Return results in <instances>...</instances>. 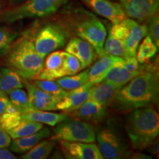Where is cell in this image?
<instances>
[{
	"mask_svg": "<svg viewBox=\"0 0 159 159\" xmlns=\"http://www.w3.org/2000/svg\"><path fill=\"white\" fill-rule=\"evenodd\" d=\"M32 83L38 88L52 96L63 98L67 94V91L61 88L56 81L49 80H34Z\"/></svg>",
	"mask_w": 159,
	"mask_h": 159,
	"instance_id": "f546056e",
	"label": "cell"
},
{
	"mask_svg": "<svg viewBox=\"0 0 159 159\" xmlns=\"http://www.w3.org/2000/svg\"><path fill=\"white\" fill-rule=\"evenodd\" d=\"M68 114H57V113L49 112V111H29L21 114L22 120L33 121L55 127L63 120L68 118Z\"/></svg>",
	"mask_w": 159,
	"mask_h": 159,
	"instance_id": "44dd1931",
	"label": "cell"
},
{
	"mask_svg": "<svg viewBox=\"0 0 159 159\" xmlns=\"http://www.w3.org/2000/svg\"><path fill=\"white\" fill-rule=\"evenodd\" d=\"M87 7L97 14L105 18L112 24L120 23L127 15L120 5L111 0H83Z\"/></svg>",
	"mask_w": 159,
	"mask_h": 159,
	"instance_id": "7c38bea8",
	"label": "cell"
},
{
	"mask_svg": "<svg viewBox=\"0 0 159 159\" xmlns=\"http://www.w3.org/2000/svg\"><path fill=\"white\" fill-rule=\"evenodd\" d=\"M122 59V57L114 56L105 52L98 55L95 63H93L94 64H91V66L89 68V81L94 84L102 81L109 70Z\"/></svg>",
	"mask_w": 159,
	"mask_h": 159,
	"instance_id": "2e32d148",
	"label": "cell"
},
{
	"mask_svg": "<svg viewBox=\"0 0 159 159\" xmlns=\"http://www.w3.org/2000/svg\"><path fill=\"white\" fill-rule=\"evenodd\" d=\"M8 96L10 102L14 105L20 113L24 114L30 111L27 93H26L22 88L14 89L9 93Z\"/></svg>",
	"mask_w": 159,
	"mask_h": 159,
	"instance_id": "f1b7e54d",
	"label": "cell"
},
{
	"mask_svg": "<svg viewBox=\"0 0 159 159\" xmlns=\"http://www.w3.org/2000/svg\"><path fill=\"white\" fill-rule=\"evenodd\" d=\"M65 51L79 60L82 69L91 66L98 57L93 46L88 41L78 37H71V39L67 41Z\"/></svg>",
	"mask_w": 159,
	"mask_h": 159,
	"instance_id": "4fadbf2b",
	"label": "cell"
},
{
	"mask_svg": "<svg viewBox=\"0 0 159 159\" xmlns=\"http://www.w3.org/2000/svg\"><path fill=\"white\" fill-rule=\"evenodd\" d=\"M127 16L139 21H148L158 13L159 0H119Z\"/></svg>",
	"mask_w": 159,
	"mask_h": 159,
	"instance_id": "8fae6325",
	"label": "cell"
},
{
	"mask_svg": "<svg viewBox=\"0 0 159 159\" xmlns=\"http://www.w3.org/2000/svg\"><path fill=\"white\" fill-rule=\"evenodd\" d=\"M25 86L23 78L11 68H2L0 70V90L6 95L16 89Z\"/></svg>",
	"mask_w": 159,
	"mask_h": 159,
	"instance_id": "7402d4cb",
	"label": "cell"
},
{
	"mask_svg": "<svg viewBox=\"0 0 159 159\" xmlns=\"http://www.w3.org/2000/svg\"><path fill=\"white\" fill-rule=\"evenodd\" d=\"M51 131L48 128L41 129L39 131L30 136L13 139L10 144V150L17 154H22L31 150L38 143L44 139L49 138Z\"/></svg>",
	"mask_w": 159,
	"mask_h": 159,
	"instance_id": "ac0fdd59",
	"label": "cell"
},
{
	"mask_svg": "<svg viewBox=\"0 0 159 159\" xmlns=\"http://www.w3.org/2000/svg\"><path fill=\"white\" fill-rule=\"evenodd\" d=\"M43 128V125L42 123L33 122V121L22 120L16 127L7 130V132L8 133L11 139H17L35 134Z\"/></svg>",
	"mask_w": 159,
	"mask_h": 159,
	"instance_id": "484cf974",
	"label": "cell"
},
{
	"mask_svg": "<svg viewBox=\"0 0 159 159\" xmlns=\"http://www.w3.org/2000/svg\"><path fill=\"white\" fill-rule=\"evenodd\" d=\"M2 7H3L2 2V0H0V11H1V10H2Z\"/></svg>",
	"mask_w": 159,
	"mask_h": 159,
	"instance_id": "ab89813d",
	"label": "cell"
},
{
	"mask_svg": "<svg viewBox=\"0 0 159 159\" xmlns=\"http://www.w3.org/2000/svg\"><path fill=\"white\" fill-rule=\"evenodd\" d=\"M69 37L80 38L93 46L97 55L104 52L107 30L103 23L94 13L82 6L71 4L65 6L57 21Z\"/></svg>",
	"mask_w": 159,
	"mask_h": 159,
	"instance_id": "7a4b0ae2",
	"label": "cell"
},
{
	"mask_svg": "<svg viewBox=\"0 0 159 159\" xmlns=\"http://www.w3.org/2000/svg\"><path fill=\"white\" fill-rule=\"evenodd\" d=\"M158 69L156 64L141 66L140 72L119 89L111 105L120 112L156 104L158 100Z\"/></svg>",
	"mask_w": 159,
	"mask_h": 159,
	"instance_id": "6da1fadb",
	"label": "cell"
},
{
	"mask_svg": "<svg viewBox=\"0 0 159 159\" xmlns=\"http://www.w3.org/2000/svg\"><path fill=\"white\" fill-rule=\"evenodd\" d=\"M148 34L153 41L155 44L158 48L159 47V17L158 13L150 17L148 20Z\"/></svg>",
	"mask_w": 159,
	"mask_h": 159,
	"instance_id": "e575fe53",
	"label": "cell"
},
{
	"mask_svg": "<svg viewBox=\"0 0 159 159\" xmlns=\"http://www.w3.org/2000/svg\"><path fill=\"white\" fill-rule=\"evenodd\" d=\"M69 38L67 32L58 22L46 24L38 30H33V35L35 50L43 58L66 44Z\"/></svg>",
	"mask_w": 159,
	"mask_h": 159,
	"instance_id": "52a82bcc",
	"label": "cell"
},
{
	"mask_svg": "<svg viewBox=\"0 0 159 159\" xmlns=\"http://www.w3.org/2000/svg\"><path fill=\"white\" fill-rule=\"evenodd\" d=\"M24 85L27 91L30 111H55L61 97L52 96L38 88L29 80L23 79Z\"/></svg>",
	"mask_w": 159,
	"mask_h": 159,
	"instance_id": "9c48e42d",
	"label": "cell"
},
{
	"mask_svg": "<svg viewBox=\"0 0 159 159\" xmlns=\"http://www.w3.org/2000/svg\"><path fill=\"white\" fill-rule=\"evenodd\" d=\"M61 151L69 159H102L98 147L94 143L59 140Z\"/></svg>",
	"mask_w": 159,
	"mask_h": 159,
	"instance_id": "30bf717a",
	"label": "cell"
},
{
	"mask_svg": "<svg viewBox=\"0 0 159 159\" xmlns=\"http://www.w3.org/2000/svg\"><path fill=\"white\" fill-rule=\"evenodd\" d=\"M11 143V137L8 133L0 126V148H8Z\"/></svg>",
	"mask_w": 159,
	"mask_h": 159,
	"instance_id": "8d00e7d4",
	"label": "cell"
},
{
	"mask_svg": "<svg viewBox=\"0 0 159 159\" xmlns=\"http://www.w3.org/2000/svg\"><path fill=\"white\" fill-rule=\"evenodd\" d=\"M16 157L6 148H0V159H15Z\"/></svg>",
	"mask_w": 159,
	"mask_h": 159,
	"instance_id": "f35d334b",
	"label": "cell"
},
{
	"mask_svg": "<svg viewBox=\"0 0 159 159\" xmlns=\"http://www.w3.org/2000/svg\"><path fill=\"white\" fill-rule=\"evenodd\" d=\"M132 19H133L126 18L120 23L113 24V25L111 27L110 30H109V33L115 39L125 41L128 36L129 33H130Z\"/></svg>",
	"mask_w": 159,
	"mask_h": 159,
	"instance_id": "4dcf8cb0",
	"label": "cell"
},
{
	"mask_svg": "<svg viewBox=\"0 0 159 159\" xmlns=\"http://www.w3.org/2000/svg\"><path fill=\"white\" fill-rule=\"evenodd\" d=\"M125 128L134 150H143L152 146L159 134V116L152 105L130 111Z\"/></svg>",
	"mask_w": 159,
	"mask_h": 159,
	"instance_id": "3957f363",
	"label": "cell"
},
{
	"mask_svg": "<svg viewBox=\"0 0 159 159\" xmlns=\"http://www.w3.org/2000/svg\"><path fill=\"white\" fill-rule=\"evenodd\" d=\"M122 61L123 58L118 61L109 70L106 77H105V78L103 80L108 81V82L116 85L119 88H122V86H124L126 83H128L130 80H132L140 72V71L136 73L130 72V71L127 70L126 69H125L122 66Z\"/></svg>",
	"mask_w": 159,
	"mask_h": 159,
	"instance_id": "603a6c76",
	"label": "cell"
},
{
	"mask_svg": "<svg viewBox=\"0 0 159 159\" xmlns=\"http://www.w3.org/2000/svg\"><path fill=\"white\" fill-rule=\"evenodd\" d=\"M147 35H148L147 25H139L134 19H132L130 33L126 41H125L127 55L128 57H136L139 43Z\"/></svg>",
	"mask_w": 159,
	"mask_h": 159,
	"instance_id": "ffe728a7",
	"label": "cell"
},
{
	"mask_svg": "<svg viewBox=\"0 0 159 159\" xmlns=\"http://www.w3.org/2000/svg\"><path fill=\"white\" fill-rule=\"evenodd\" d=\"M120 89L108 81L102 80L93 85L89 98L108 108Z\"/></svg>",
	"mask_w": 159,
	"mask_h": 159,
	"instance_id": "d6986e66",
	"label": "cell"
},
{
	"mask_svg": "<svg viewBox=\"0 0 159 159\" xmlns=\"http://www.w3.org/2000/svg\"><path fill=\"white\" fill-rule=\"evenodd\" d=\"M105 39L106 41H105L104 47H103L105 52L114 56L122 57L123 59L128 58L125 41L115 39L110 33L108 38Z\"/></svg>",
	"mask_w": 159,
	"mask_h": 159,
	"instance_id": "83f0119b",
	"label": "cell"
},
{
	"mask_svg": "<svg viewBox=\"0 0 159 159\" xmlns=\"http://www.w3.org/2000/svg\"><path fill=\"white\" fill-rule=\"evenodd\" d=\"M56 142L55 141L42 140L33 147L31 150L25 152L21 156L22 159H45L49 156L54 149Z\"/></svg>",
	"mask_w": 159,
	"mask_h": 159,
	"instance_id": "d4e9b609",
	"label": "cell"
},
{
	"mask_svg": "<svg viewBox=\"0 0 159 159\" xmlns=\"http://www.w3.org/2000/svg\"><path fill=\"white\" fill-rule=\"evenodd\" d=\"M107 108V107L89 97L80 108L69 114L88 122H97L102 120L106 116Z\"/></svg>",
	"mask_w": 159,
	"mask_h": 159,
	"instance_id": "e0dca14e",
	"label": "cell"
},
{
	"mask_svg": "<svg viewBox=\"0 0 159 159\" xmlns=\"http://www.w3.org/2000/svg\"><path fill=\"white\" fill-rule=\"evenodd\" d=\"M51 140L94 143L96 133L90 123L77 117L69 116L55 125Z\"/></svg>",
	"mask_w": 159,
	"mask_h": 159,
	"instance_id": "ba28073f",
	"label": "cell"
},
{
	"mask_svg": "<svg viewBox=\"0 0 159 159\" xmlns=\"http://www.w3.org/2000/svg\"><path fill=\"white\" fill-rule=\"evenodd\" d=\"M97 147L103 157L107 159L128 158L131 151L120 130L114 122H110L97 132Z\"/></svg>",
	"mask_w": 159,
	"mask_h": 159,
	"instance_id": "8992f818",
	"label": "cell"
},
{
	"mask_svg": "<svg viewBox=\"0 0 159 159\" xmlns=\"http://www.w3.org/2000/svg\"><path fill=\"white\" fill-rule=\"evenodd\" d=\"M89 81V68L72 75H66L56 80V83L65 91H69L79 88Z\"/></svg>",
	"mask_w": 159,
	"mask_h": 159,
	"instance_id": "cb8c5ba5",
	"label": "cell"
},
{
	"mask_svg": "<svg viewBox=\"0 0 159 159\" xmlns=\"http://www.w3.org/2000/svg\"><path fill=\"white\" fill-rule=\"evenodd\" d=\"M66 76L63 69V51L55 50L47 55L43 61V66L33 80H55Z\"/></svg>",
	"mask_w": 159,
	"mask_h": 159,
	"instance_id": "9a60e30c",
	"label": "cell"
},
{
	"mask_svg": "<svg viewBox=\"0 0 159 159\" xmlns=\"http://www.w3.org/2000/svg\"><path fill=\"white\" fill-rule=\"evenodd\" d=\"M69 0H27L11 8L0 11V23L12 24L26 19L46 17L54 14Z\"/></svg>",
	"mask_w": 159,
	"mask_h": 159,
	"instance_id": "5b68a950",
	"label": "cell"
},
{
	"mask_svg": "<svg viewBox=\"0 0 159 159\" xmlns=\"http://www.w3.org/2000/svg\"><path fill=\"white\" fill-rule=\"evenodd\" d=\"M33 30L27 32L6 52L5 64L23 79L33 80L43 66L44 58L35 50Z\"/></svg>",
	"mask_w": 159,
	"mask_h": 159,
	"instance_id": "277c9868",
	"label": "cell"
},
{
	"mask_svg": "<svg viewBox=\"0 0 159 159\" xmlns=\"http://www.w3.org/2000/svg\"><path fill=\"white\" fill-rule=\"evenodd\" d=\"M63 69L66 76L77 74L82 70V66L80 61L76 57L67 52L63 51Z\"/></svg>",
	"mask_w": 159,
	"mask_h": 159,
	"instance_id": "1f68e13d",
	"label": "cell"
},
{
	"mask_svg": "<svg viewBox=\"0 0 159 159\" xmlns=\"http://www.w3.org/2000/svg\"><path fill=\"white\" fill-rule=\"evenodd\" d=\"M2 96H6V94L4 92H2L1 90H0V97H2Z\"/></svg>",
	"mask_w": 159,
	"mask_h": 159,
	"instance_id": "60d3db41",
	"label": "cell"
},
{
	"mask_svg": "<svg viewBox=\"0 0 159 159\" xmlns=\"http://www.w3.org/2000/svg\"><path fill=\"white\" fill-rule=\"evenodd\" d=\"M94 84L88 81L79 88L67 91V94L57 102L56 110L70 114L82 105L89 97L91 89Z\"/></svg>",
	"mask_w": 159,
	"mask_h": 159,
	"instance_id": "5bb4252c",
	"label": "cell"
},
{
	"mask_svg": "<svg viewBox=\"0 0 159 159\" xmlns=\"http://www.w3.org/2000/svg\"><path fill=\"white\" fill-rule=\"evenodd\" d=\"M10 1H11V2H15V1H18V0H10Z\"/></svg>",
	"mask_w": 159,
	"mask_h": 159,
	"instance_id": "b9f144b4",
	"label": "cell"
},
{
	"mask_svg": "<svg viewBox=\"0 0 159 159\" xmlns=\"http://www.w3.org/2000/svg\"><path fill=\"white\" fill-rule=\"evenodd\" d=\"M122 66L125 69L132 73L139 72L141 69V66L137 61L136 57H128L127 59H123Z\"/></svg>",
	"mask_w": 159,
	"mask_h": 159,
	"instance_id": "d590c367",
	"label": "cell"
},
{
	"mask_svg": "<svg viewBox=\"0 0 159 159\" xmlns=\"http://www.w3.org/2000/svg\"><path fill=\"white\" fill-rule=\"evenodd\" d=\"M157 51H158V47L152 41V39L148 35H147L139 45V49H137L136 51V57L139 64L148 63L156 55Z\"/></svg>",
	"mask_w": 159,
	"mask_h": 159,
	"instance_id": "4316f807",
	"label": "cell"
},
{
	"mask_svg": "<svg viewBox=\"0 0 159 159\" xmlns=\"http://www.w3.org/2000/svg\"><path fill=\"white\" fill-rule=\"evenodd\" d=\"M17 37V33L5 27H0V55L5 54Z\"/></svg>",
	"mask_w": 159,
	"mask_h": 159,
	"instance_id": "d6a6232c",
	"label": "cell"
},
{
	"mask_svg": "<svg viewBox=\"0 0 159 159\" xmlns=\"http://www.w3.org/2000/svg\"><path fill=\"white\" fill-rule=\"evenodd\" d=\"M22 121L21 113L5 112L0 116V126L6 131L11 130Z\"/></svg>",
	"mask_w": 159,
	"mask_h": 159,
	"instance_id": "836d02e7",
	"label": "cell"
},
{
	"mask_svg": "<svg viewBox=\"0 0 159 159\" xmlns=\"http://www.w3.org/2000/svg\"><path fill=\"white\" fill-rule=\"evenodd\" d=\"M10 102H10L8 97H7V95L0 97V116L5 112Z\"/></svg>",
	"mask_w": 159,
	"mask_h": 159,
	"instance_id": "74e56055",
	"label": "cell"
}]
</instances>
